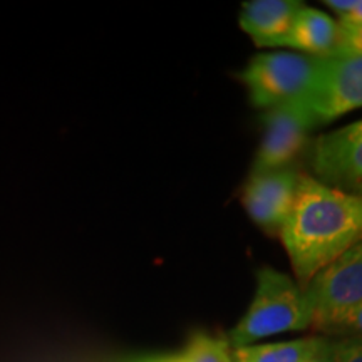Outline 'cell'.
I'll list each match as a JSON object with an SVG mask.
<instances>
[{
    "label": "cell",
    "instance_id": "obj_3",
    "mask_svg": "<svg viewBox=\"0 0 362 362\" xmlns=\"http://www.w3.org/2000/svg\"><path fill=\"white\" fill-rule=\"evenodd\" d=\"M317 59L298 52H264L250 59L238 74L253 107H272L305 99L315 76Z\"/></svg>",
    "mask_w": 362,
    "mask_h": 362
},
{
    "label": "cell",
    "instance_id": "obj_1",
    "mask_svg": "<svg viewBox=\"0 0 362 362\" xmlns=\"http://www.w3.org/2000/svg\"><path fill=\"white\" fill-rule=\"evenodd\" d=\"M296 280L305 287L315 274L362 242V197L298 176L296 202L279 233Z\"/></svg>",
    "mask_w": 362,
    "mask_h": 362
},
{
    "label": "cell",
    "instance_id": "obj_5",
    "mask_svg": "<svg viewBox=\"0 0 362 362\" xmlns=\"http://www.w3.org/2000/svg\"><path fill=\"white\" fill-rule=\"evenodd\" d=\"M307 165L312 178L325 187L362 197V119L317 136Z\"/></svg>",
    "mask_w": 362,
    "mask_h": 362
},
{
    "label": "cell",
    "instance_id": "obj_8",
    "mask_svg": "<svg viewBox=\"0 0 362 362\" xmlns=\"http://www.w3.org/2000/svg\"><path fill=\"white\" fill-rule=\"evenodd\" d=\"M297 170L287 168L252 175L242 193V203L253 223L265 233L279 237L280 228L291 214L296 202Z\"/></svg>",
    "mask_w": 362,
    "mask_h": 362
},
{
    "label": "cell",
    "instance_id": "obj_10",
    "mask_svg": "<svg viewBox=\"0 0 362 362\" xmlns=\"http://www.w3.org/2000/svg\"><path fill=\"white\" fill-rule=\"evenodd\" d=\"M339 34L341 29L336 19L319 8L305 6L297 13L284 47L314 59H324L337 51Z\"/></svg>",
    "mask_w": 362,
    "mask_h": 362
},
{
    "label": "cell",
    "instance_id": "obj_17",
    "mask_svg": "<svg viewBox=\"0 0 362 362\" xmlns=\"http://www.w3.org/2000/svg\"><path fill=\"white\" fill-rule=\"evenodd\" d=\"M304 362H334L332 354H330L329 339L327 337H320L319 344L315 346L314 352H312V354L307 357Z\"/></svg>",
    "mask_w": 362,
    "mask_h": 362
},
{
    "label": "cell",
    "instance_id": "obj_7",
    "mask_svg": "<svg viewBox=\"0 0 362 362\" xmlns=\"http://www.w3.org/2000/svg\"><path fill=\"white\" fill-rule=\"evenodd\" d=\"M262 126L264 133L253 160L252 175L287 168L305 148L317 123L310 107L302 99L265 111Z\"/></svg>",
    "mask_w": 362,
    "mask_h": 362
},
{
    "label": "cell",
    "instance_id": "obj_15",
    "mask_svg": "<svg viewBox=\"0 0 362 362\" xmlns=\"http://www.w3.org/2000/svg\"><path fill=\"white\" fill-rule=\"evenodd\" d=\"M339 17V25L351 27L362 24V0H327L324 2Z\"/></svg>",
    "mask_w": 362,
    "mask_h": 362
},
{
    "label": "cell",
    "instance_id": "obj_13",
    "mask_svg": "<svg viewBox=\"0 0 362 362\" xmlns=\"http://www.w3.org/2000/svg\"><path fill=\"white\" fill-rule=\"evenodd\" d=\"M324 334L334 337H362V304L339 317L324 330Z\"/></svg>",
    "mask_w": 362,
    "mask_h": 362
},
{
    "label": "cell",
    "instance_id": "obj_14",
    "mask_svg": "<svg viewBox=\"0 0 362 362\" xmlns=\"http://www.w3.org/2000/svg\"><path fill=\"white\" fill-rule=\"evenodd\" d=\"M334 362H362V337L329 339Z\"/></svg>",
    "mask_w": 362,
    "mask_h": 362
},
{
    "label": "cell",
    "instance_id": "obj_4",
    "mask_svg": "<svg viewBox=\"0 0 362 362\" xmlns=\"http://www.w3.org/2000/svg\"><path fill=\"white\" fill-rule=\"evenodd\" d=\"M312 309V329L324 332L330 324L362 304V242L324 267L305 285Z\"/></svg>",
    "mask_w": 362,
    "mask_h": 362
},
{
    "label": "cell",
    "instance_id": "obj_6",
    "mask_svg": "<svg viewBox=\"0 0 362 362\" xmlns=\"http://www.w3.org/2000/svg\"><path fill=\"white\" fill-rule=\"evenodd\" d=\"M304 101L317 126L329 124L362 107V56L317 59L315 76Z\"/></svg>",
    "mask_w": 362,
    "mask_h": 362
},
{
    "label": "cell",
    "instance_id": "obj_9",
    "mask_svg": "<svg viewBox=\"0 0 362 362\" xmlns=\"http://www.w3.org/2000/svg\"><path fill=\"white\" fill-rule=\"evenodd\" d=\"M302 7L298 0H250L242 4L238 24L257 47H284Z\"/></svg>",
    "mask_w": 362,
    "mask_h": 362
},
{
    "label": "cell",
    "instance_id": "obj_11",
    "mask_svg": "<svg viewBox=\"0 0 362 362\" xmlns=\"http://www.w3.org/2000/svg\"><path fill=\"white\" fill-rule=\"evenodd\" d=\"M319 339L320 336H314L285 342L232 347V357L233 362H304L314 352Z\"/></svg>",
    "mask_w": 362,
    "mask_h": 362
},
{
    "label": "cell",
    "instance_id": "obj_18",
    "mask_svg": "<svg viewBox=\"0 0 362 362\" xmlns=\"http://www.w3.org/2000/svg\"><path fill=\"white\" fill-rule=\"evenodd\" d=\"M136 362H187L183 352L181 354H170V356H160V357H148V359H141Z\"/></svg>",
    "mask_w": 362,
    "mask_h": 362
},
{
    "label": "cell",
    "instance_id": "obj_16",
    "mask_svg": "<svg viewBox=\"0 0 362 362\" xmlns=\"http://www.w3.org/2000/svg\"><path fill=\"white\" fill-rule=\"evenodd\" d=\"M339 34L337 51L332 56H362V24L342 27Z\"/></svg>",
    "mask_w": 362,
    "mask_h": 362
},
{
    "label": "cell",
    "instance_id": "obj_2",
    "mask_svg": "<svg viewBox=\"0 0 362 362\" xmlns=\"http://www.w3.org/2000/svg\"><path fill=\"white\" fill-rule=\"evenodd\" d=\"M310 327L312 309L305 288L291 275L274 267H262L250 305L230 332V346H250L277 334Z\"/></svg>",
    "mask_w": 362,
    "mask_h": 362
},
{
    "label": "cell",
    "instance_id": "obj_12",
    "mask_svg": "<svg viewBox=\"0 0 362 362\" xmlns=\"http://www.w3.org/2000/svg\"><path fill=\"white\" fill-rule=\"evenodd\" d=\"M183 356L187 362H233L230 342L206 332H194Z\"/></svg>",
    "mask_w": 362,
    "mask_h": 362
}]
</instances>
